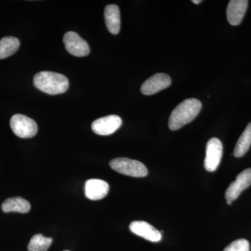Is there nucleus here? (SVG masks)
<instances>
[{"mask_svg": "<svg viewBox=\"0 0 251 251\" xmlns=\"http://www.w3.org/2000/svg\"><path fill=\"white\" fill-rule=\"evenodd\" d=\"M202 108L198 99H188L179 103L172 112L169 118L170 129L176 130L193 121Z\"/></svg>", "mask_w": 251, "mask_h": 251, "instance_id": "nucleus-1", "label": "nucleus"}, {"mask_svg": "<svg viewBox=\"0 0 251 251\" xmlns=\"http://www.w3.org/2000/svg\"><path fill=\"white\" fill-rule=\"evenodd\" d=\"M34 85L38 90L44 93L56 95L67 92L69 82L67 77L62 74L41 72L34 75Z\"/></svg>", "mask_w": 251, "mask_h": 251, "instance_id": "nucleus-2", "label": "nucleus"}, {"mask_svg": "<svg viewBox=\"0 0 251 251\" xmlns=\"http://www.w3.org/2000/svg\"><path fill=\"white\" fill-rule=\"evenodd\" d=\"M110 166L120 174L133 177H144L148 174V168L143 163L128 158H115L110 162Z\"/></svg>", "mask_w": 251, "mask_h": 251, "instance_id": "nucleus-3", "label": "nucleus"}, {"mask_svg": "<svg viewBox=\"0 0 251 251\" xmlns=\"http://www.w3.org/2000/svg\"><path fill=\"white\" fill-rule=\"evenodd\" d=\"M10 126L14 134L21 138H32L38 132L35 121L21 114H16L11 117Z\"/></svg>", "mask_w": 251, "mask_h": 251, "instance_id": "nucleus-4", "label": "nucleus"}, {"mask_svg": "<svg viewBox=\"0 0 251 251\" xmlns=\"http://www.w3.org/2000/svg\"><path fill=\"white\" fill-rule=\"evenodd\" d=\"M63 42L65 45L66 50L72 55L82 57L90 54V47L87 41L74 31H70L66 33Z\"/></svg>", "mask_w": 251, "mask_h": 251, "instance_id": "nucleus-5", "label": "nucleus"}, {"mask_svg": "<svg viewBox=\"0 0 251 251\" xmlns=\"http://www.w3.org/2000/svg\"><path fill=\"white\" fill-rule=\"evenodd\" d=\"M223 156V145L221 140L213 138L208 141L206 147L204 168L206 171L214 172L217 169Z\"/></svg>", "mask_w": 251, "mask_h": 251, "instance_id": "nucleus-6", "label": "nucleus"}, {"mask_svg": "<svg viewBox=\"0 0 251 251\" xmlns=\"http://www.w3.org/2000/svg\"><path fill=\"white\" fill-rule=\"evenodd\" d=\"M251 185V168L244 170L237 175L235 181L231 183L226 192V201H235L241 193Z\"/></svg>", "mask_w": 251, "mask_h": 251, "instance_id": "nucleus-7", "label": "nucleus"}, {"mask_svg": "<svg viewBox=\"0 0 251 251\" xmlns=\"http://www.w3.org/2000/svg\"><path fill=\"white\" fill-rule=\"evenodd\" d=\"M122 125V120L120 117L111 115L94 121L92 129L97 135H110L118 130Z\"/></svg>", "mask_w": 251, "mask_h": 251, "instance_id": "nucleus-8", "label": "nucleus"}, {"mask_svg": "<svg viewBox=\"0 0 251 251\" xmlns=\"http://www.w3.org/2000/svg\"><path fill=\"white\" fill-rule=\"evenodd\" d=\"M171 78L166 74H156L143 84L141 92L145 95H152L168 88L171 85Z\"/></svg>", "mask_w": 251, "mask_h": 251, "instance_id": "nucleus-9", "label": "nucleus"}, {"mask_svg": "<svg viewBox=\"0 0 251 251\" xmlns=\"http://www.w3.org/2000/svg\"><path fill=\"white\" fill-rule=\"evenodd\" d=\"M129 229L133 234L150 242H158L161 240V232L145 221H133L130 224Z\"/></svg>", "mask_w": 251, "mask_h": 251, "instance_id": "nucleus-10", "label": "nucleus"}, {"mask_svg": "<svg viewBox=\"0 0 251 251\" xmlns=\"http://www.w3.org/2000/svg\"><path fill=\"white\" fill-rule=\"evenodd\" d=\"M109 185L106 181L98 179L87 180L85 185V196L91 201H99L108 195Z\"/></svg>", "mask_w": 251, "mask_h": 251, "instance_id": "nucleus-11", "label": "nucleus"}, {"mask_svg": "<svg viewBox=\"0 0 251 251\" xmlns=\"http://www.w3.org/2000/svg\"><path fill=\"white\" fill-rule=\"evenodd\" d=\"M249 1L247 0H231L227 6V21L232 25H239L242 23L247 11Z\"/></svg>", "mask_w": 251, "mask_h": 251, "instance_id": "nucleus-12", "label": "nucleus"}, {"mask_svg": "<svg viewBox=\"0 0 251 251\" xmlns=\"http://www.w3.org/2000/svg\"><path fill=\"white\" fill-rule=\"evenodd\" d=\"M105 25L108 31L112 34H118L120 31V11L118 6L115 4H110L105 6L104 11Z\"/></svg>", "mask_w": 251, "mask_h": 251, "instance_id": "nucleus-13", "label": "nucleus"}, {"mask_svg": "<svg viewBox=\"0 0 251 251\" xmlns=\"http://www.w3.org/2000/svg\"><path fill=\"white\" fill-rule=\"evenodd\" d=\"M30 209L29 202L21 197L8 198L1 204V209L5 213L19 212L25 214L29 212Z\"/></svg>", "mask_w": 251, "mask_h": 251, "instance_id": "nucleus-14", "label": "nucleus"}, {"mask_svg": "<svg viewBox=\"0 0 251 251\" xmlns=\"http://www.w3.org/2000/svg\"><path fill=\"white\" fill-rule=\"evenodd\" d=\"M21 42L14 36H6L0 40V59H6L16 53Z\"/></svg>", "mask_w": 251, "mask_h": 251, "instance_id": "nucleus-15", "label": "nucleus"}, {"mask_svg": "<svg viewBox=\"0 0 251 251\" xmlns=\"http://www.w3.org/2000/svg\"><path fill=\"white\" fill-rule=\"evenodd\" d=\"M251 145V123L247 125L240 138L238 140L234 150V156L240 158L249 151Z\"/></svg>", "mask_w": 251, "mask_h": 251, "instance_id": "nucleus-16", "label": "nucleus"}, {"mask_svg": "<svg viewBox=\"0 0 251 251\" xmlns=\"http://www.w3.org/2000/svg\"><path fill=\"white\" fill-rule=\"evenodd\" d=\"M52 238L46 237L39 234L33 236L28 244L29 251H47L52 244Z\"/></svg>", "mask_w": 251, "mask_h": 251, "instance_id": "nucleus-17", "label": "nucleus"}, {"mask_svg": "<svg viewBox=\"0 0 251 251\" xmlns=\"http://www.w3.org/2000/svg\"><path fill=\"white\" fill-rule=\"evenodd\" d=\"M224 251H250V244L247 239H237L229 244Z\"/></svg>", "mask_w": 251, "mask_h": 251, "instance_id": "nucleus-18", "label": "nucleus"}, {"mask_svg": "<svg viewBox=\"0 0 251 251\" xmlns=\"http://www.w3.org/2000/svg\"><path fill=\"white\" fill-rule=\"evenodd\" d=\"M202 0H193L192 2L194 4H199L200 3L202 2Z\"/></svg>", "mask_w": 251, "mask_h": 251, "instance_id": "nucleus-19", "label": "nucleus"}, {"mask_svg": "<svg viewBox=\"0 0 251 251\" xmlns=\"http://www.w3.org/2000/svg\"><path fill=\"white\" fill-rule=\"evenodd\" d=\"M232 202H230V201H227V204H232Z\"/></svg>", "mask_w": 251, "mask_h": 251, "instance_id": "nucleus-20", "label": "nucleus"}, {"mask_svg": "<svg viewBox=\"0 0 251 251\" xmlns=\"http://www.w3.org/2000/svg\"></svg>", "mask_w": 251, "mask_h": 251, "instance_id": "nucleus-21", "label": "nucleus"}]
</instances>
